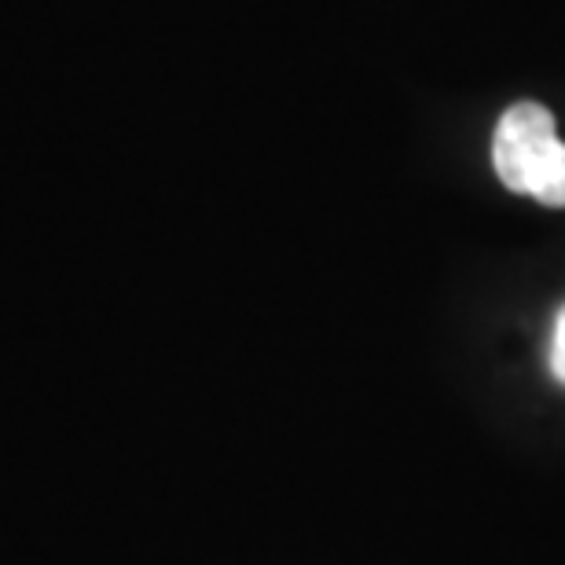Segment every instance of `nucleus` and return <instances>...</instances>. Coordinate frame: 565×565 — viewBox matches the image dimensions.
<instances>
[{
	"label": "nucleus",
	"instance_id": "f257e3e1",
	"mask_svg": "<svg viewBox=\"0 0 565 565\" xmlns=\"http://www.w3.org/2000/svg\"><path fill=\"white\" fill-rule=\"evenodd\" d=\"M555 143H558L555 115H551L544 104H533V99L514 104L500 118L495 137H492V166H495L500 184L507 191H514V195H525L536 166L544 162V154Z\"/></svg>",
	"mask_w": 565,
	"mask_h": 565
},
{
	"label": "nucleus",
	"instance_id": "f03ea898",
	"mask_svg": "<svg viewBox=\"0 0 565 565\" xmlns=\"http://www.w3.org/2000/svg\"><path fill=\"white\" fill-rule=\"evenodd\" d=\"M525 195L536 199L540 206H551V210L565 206V143L562 140L551 147V151L544 154V162L536 166Z\"/></svg>",
	"mask_w": 565,
	"mask_h": 565
},
{
	"label": "nucleus",
	"instance_id": "7ed1b4c3",
	"mask_svg": "<svg viewBox=\"0 0 565 565\" xmlns=\"http://www.w3.org/2000/svg\"><path fill=\"white\" fill-rule=\"evenodd\" d=\"M551 371H555L558 382H565V305H562L558 323H555V345H551Z\"/></svg>",
	"mask_w": 565,
	"mask_h": 565
}]
</instances>
